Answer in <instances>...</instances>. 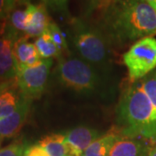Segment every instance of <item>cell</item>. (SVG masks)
I'll list each match as a JSON object with an SVG mask.
<instances>
[{
  "label": "cell",
  "mask_w": 156,
  "mask_h": 156,
  "mask_svg": "<svg viewBox=\"0 0 156 156\" xmlns=\"http://www.w3.org/2000/svg\"><path fill=\"white\" fill-rule=\"evenodd\" d=\"M98 27L110 42L127 44L156 34V10L146 0H102Z\"/></svg>",
  "instance_id": "6da1fadb"
},
{
  "label": "cell",
  "mask_w": 156,
  "mask_h": 156,
  "mask_svg": "<svg viewBox=\"0 0 156 156\" xmlns=\"http://www.w3.org/2000/svg\"><path fill=\"white\" fill-rule=\"evenodd\" d=\"M117 115L122 135L147 140L150 143L156 141V108L140 83H134L123 91Z\"/></svg>",
  "instance_id": "7a4b0ae2"
},
{
  "label": "cell",
  "mask_w": 156,
  "mask_h": 156,
  "mask_svg": "<svg viewBox=\"0 0 156 156\" xmlns=\"http://www.w3.org/2000/svg\"><path fill=\"white\" fill-rule=\"evenodd\" d=\"M73 44L81 58L94 67L105 65L108 59L110 41L99 28L75 21Z\"/></svg>",
  "instance_id": "3957f363"
},
{
  "label": "cell",
  "mask_w": 156,
  "mask_h": 156,
  "mask_svg": "<svg viewBox=\"0 0 156 156\" xmlns=\"http://www.w3.org/2000/svg\"><path fill=\"white\" fill-rule=\"evenodd\" d=\"M57 76L64 86L80 93H90L99 85L94 66L77 57L62 58L57 66Z\"/></svg>",
  "instance_id": "277c9868"
},
{
  "label": "cell",
  "mask_w": 156,
  "mask_h": 156,
  "mask_svg": "<svg viewBox=\"0 0 156 156\" xmlns=\"http://www.w3.org/2000/svg\"><path fill=\"white\" fill-rule=\"evenodd\" d=\"M131 83H137L156 68V39L146 37L140 39L123 55Z\"/></svg>",
  "instance_id": "5b68a950"
},
{
  "label": "cell",
  "mask_w": 156,
  "mask_h": 156,
  "mask_svg": "<svg viewBox=\"0 0 156 156\" xmlns=\"http://www.w3.org/2000/svg\"><path fill=\"white\" fill-rule=\"evenodd\" d=\"M52 59H42L35 66L23 68L17 71L16 81L21 95L33 100L40 97L44 91L49 77Z\"/></svg>",
  "instance_id": "8992f818"
},
{
  "label": "cell",
  "mask_w": 156,
  "mask_h": 156,
  "mask_svg": "<svg viewBox=\"0 0 156 156\" xmlns=\"http://www.w3.org/2000/svg\"><path fill=\"white\" fill-rule=\"evenodd\" d=\"M31 101L22 95L16 110L4 119L0 120V138H11L21 130L28 115Z\"/></svg>",
  "instance_id": "52a82bcc"
},
{
  "label": "cell",
  "mask_w": 156,
  "mask_h": 156,
  "mask_svg": "<svg viewBox=\"0 0 156 156\" xmlns=\"http://www.w3.org/2000/svg\"><path fill=\"white\" fill-rule=\"evenodd\" d=\"M27 20L24 35L26 37H39L50 25V17L45 5L27 4Z\"/></svg>",
  "instance_id": "ba28073f"
},
{
  "label": "cell",
  "mask_w": 156,
  "mask_h": 156,
  "mask_svg": "<svg viewBox=\"0 0 156 156\" xmlns=\"http://www.w3.org/2000/svg\"><path fill=\"white\" fill-rule=\"evenodd\" d=\"M4 35L5 36L6 40L5 47L0 54V82L16 79L17 74V66L13 48L15 42L18 38L6 30H5Z\"/></svg>",
  "instance_id": "9c48e42d"
},
{
  "label": "cell",
  "mask_w": 156,
  "mask_h": 156,
  "mask_svg": "<svg viewBox=\"0 0 156 156\" xmlns=\"http://www.w3.org/2000/svg\"><path fill=\"white\" fill-rule=\"evenodd\" d=\"M150 145L146 140L120 135L109 152V156H147Z\"/></svg>",
  "instance_id": "30bf717a"
},
{
  "label": "cell",
  "mask_w": 156,
  "mask_h": 156,
  "mask_svg": "<svg viewBox=\"0 0 156 156\" xmlns=\"http://www.w3.org/2000/svg\"><path fill=\"white\" fill-rule=\"evenodd\" d=\"M13 53L17 66V71L23 68L35 66L43 59L38 54L35 44L29 43L28 37H20L14 44Z\"/></svg>",
  "instance_id": "8fae6325"
},
{
  "label": "cell",
  "mask_w": 156,
  "mask_h": 156,
  "mask_svg": "<svg viewBox=\"0 0 156 156\" xmlns=\"http://www.w3.org/2000/svg\"><path fill=\"white\" fill-rule=\"evenodd\" d=\"M39 145L50 156H81L70 145L63 134H52L44 136L39 141Z\"/></svg>",
  "instance_id": "7c38bea8"
},
{
  "label": "cell",
  "mask_w": 156,
  "mask_h": 156,
  "mask_svg": "<svg viewBox=\"0 0 156 156\" xmlns=\"http://www.w3.org/2000/svg\"><path fill=\"white\" fill-rule=\"evenodd\" d=\"M67 141L80 154L86 150L95 140L101 137V133L95 128L88 127H77L69 130L64 134Z\"/></svg>",
  "instance_id": "4fadbf2b"
},
{
  "label": "cell",
  "mask_w": 156,
  "mask_h": 156,
  "mask_svg": "<svg viewBox=\"0 0 156 156\" xmlns=\"http://www.w3.org/2000/svg\"><path fill=\"white\" fill-rule=\"evenodd\" d=\"M120 132L112 130L104 135H101L84 151L85 156H109V152L117 139L120 137Z\"/></svg>",
  "instance_id": "5bb4252c"
},
{
  "label": "cell",
  "mask_w": 156,
  "mask_h": 156,
  "mask_svg": "<svg viewBox=\"0 0 156 156\" xmlns=\"http://www.w3.org/2000/svg\"><path fill=\"white\" fill-rule=\"evenodd\" d=\"M21 98L22 95L17 83L0 94V120L10 115L16 110Z\"/></svg>",
  "instance_id": "9a60e30c"
},
{
  "label": "cell",
  "mask_w": 156,
  "mask_h": 156,
  "mask_svg": "<svg viewBox=\"0 0 156 156\" xmlns=\"http://www.w3.org/2000/svg\"><path fill=\"white\" fill-rule=\"evenodd\" d=\"M35 45L38 51V54L43 59L59 57L62 55V51L53 43L47 31H45L41 37H37L35 42Z\"/></svg>",
  "instance_id": "2e32d148"
},
{
  "label": "cell",
  "mask_w": 156,
  "mask_h": 156,
  "mask_svg": "<svg viewBox=\"0 0 156 156\" xmlns=\"http://www.w3.org/2000/svg\"><path fill=\"white\" fill-rule=\"evenodd\" d=\"M9 25L17 32H23L26 28V20H27V10L16 8L11 11L9 16Z\"/></svg>",
  "instance_id": "e0dca14e"
},
{
  "label": "cell",
  "mask_w": 156,
  "mask_h": 156,
  "mask_svg": "<svg viewBox=\"0 0 156 156\" xmlns=\"http://www.w3.org/2000/svg\"><path fill=\"white\" fill-rule=\"evenodd\" d=\"M141 88L156 108V69L153 70L140 82Z\"/></svg>",
  "instance_id": "ac0fdd59"
},
{
  "label": "cell",
  "mask_w": 156,
  "mask_h": 156,
  "mask_svg": "<svg viewBox=\"0 0 156 156\" xmlns=\"http://www.w3.org/2000/svg\"><path fill=\"white\" fill-rule=\"evenodd\" d=\"M46 31L50 35V38L53 41V43L61 50L62 53L65 50H68V44L65 36L56 23L50 22Z\"/></svg>",
  "instance_id": "d6986e66"
},
{
  "label": "cell",
  "mask_w": 156,
  "mask_h": 156,
  "mask_svg": "<svg viewBox=\"0 0 156 156\" xmlns=\"http://www.w3.org/2000/svg\"><path fill=\"white\" fill-rule=\"evenodd\" d=\"M26 149L22 140H16L10 145L0 149V156H23Z\"/></svg>",
  "instance_id": "ffe728a7"
},
{
  "label": "cell",
  "mask_w": 156,
  "mask_h": 156,
  "mask_svg": "<svg viewBox=\"0 0 156 156\" xmlns=\"http://www.w3.org/2000/svg\"><path fill=\"white\" fill-rule=\"evenodd\" d=\"M21 0H0V21H5Z\"/></svg>",
  "instance_id": "44dd1931"
},
{
  "label": "cell",
  "mask_w": 156,
  "mask_h": 156,
  "mask_svg": "<svg viewBox=\"0 0 156 156\" xmlns=\"http://www.w3.org/2000/svg\"><path fill=\"white\" fill-rule=\"evenodd\" d=\"M44 5L50 6V8L58 11H67L68 0H42Z\"/></svg>",
  "instance_id": "7402d4cb"
},
{
  "label": "cell",
  "mask_w": 156,
  "mask_h": 156,
  "mask_svg": "<svg viewBox=\"0 0 156 156\" xmlns=\"http://www.w3.org/2000/svg\"><path fill=\"white\" fill-rule=\"evenodd\" d=\"M23 156H50L48 153L38 144L27 147Z\"/></svg>",
  "instance_id": "603a6c76"
},
{
  "label": "cell",
  "mask_w": 156,
  "mask_h": 156,
  "mask_svg": "<svg viewBox=\"0 0 156 156\" xmlns=\"http://www.w3.org/2000/svg\"><path fill=\"white\" fill-rule=\"evenodd\" d=\"M17 83L16 79H12V80H10V81H6V82H1L0 83V94L5 90L6 89H8L9 87H11V85L15 84Z\"/></svg>",
  "instance_id": "cb8c5ba5"
},
{
  "label": "cell",
  "mask_w": 156,
  "mask_h": 156,
  "mask_svg": "<svg viewBox=\"0 0 156 156\" xmlns=\"http://www.w3.org/2000/svg\"><path fill=\"white\" fill-rule=\"evenodd\" d=\"M147 156H156V141L150 144Z\"/></svg>",
  "instance_id": "d4e9b609"
},
{
  "label": "cell",
  "mask_w": 156,
  "mask_h": 156,
  "mask_svg": "<svg viewBox=\"0 0 156 156\" xmlns=\"http://www.w3.org/2000/svg\"><path fill=\"white\" fill-rule=\"evenodd\" d=\"M5 40H6V37L4 34H3V35H0V54H1L2 50H3L4 47H5Z\"/></svg>",
  "instance_id": "484cf974"
},
{
  "label": "cell",
  "mask_w": 156,
  "mask_h": 156,
  "mask_svg": "<svg viewBox=\"0 0 156 156\" xmlns=\"http://www.w3.org/2000/svg\"><path fill=\"white\" fill-rule=\"evenodd\" d=\"M6 21H0V35H3L6 27Z\"/></svg>",
  "instance_id": "4316f807"
},
{
  "label": "cell",
  "mask_w": 156,
  "mask_h": 156,
  "mask_svg": "<svg viewBox=\"0 0 156 156\" xmlns=\"http://www.w3.org/2000/svg\"><path fill=\"white\" fill-rule=\"evenodd\" d=\"M147 3H149L151 5L153 6L154 9H155V7H156V0H146Z\"/></svg>",
  "instance_id": "83f0119b"
},
{
  "label": "cell",
  "mask_w": 156,
  "mask_h": 156,
  "mask_svg": "<svg viewBox=\"0 0 156 156\" xmlns=\"http://www.w3.org/2000/svg\"><path fill=\"white\" fill-rule=\"evenodd\" d=\"M0 144H1V138H0Z\"/></svg>",
  "instance_id": "f1b7e54d"
},
{
  "label": "cell",
  "mask_w": 156,
  "mask_h": 156,
  "mask_svg": "<svg viewBox=\"0 0 156 156\" xmlns=\"http://www.w3.org/2000/svg\"><path fill=\"white\" fill-rule=\"evenodd\" d=\"M81 156H85V155H84V154H83H83H82V155H81Z\"/></svg>",
  "instance_id": "f546056e"
},
{
  "label": "cell",
  "mask_w": 156,
  "mask_h": 156,
  "mask_svg": "<svg viewBox=\"0 0 156 156\" xmlns=\"http://www.w3.org/2000/svg\"><path fill=\"white\" fill-rule=\"evenodd\" d=\"M155 10H156V8H155Z\"/></svg>",
  "instance_id": "4dcf8cb0"
},
{
  "label": "cell",
  "mask_w": 156,
  "mask_h": 156,
  "mask_svg": "<svg viewBox=\"0 0 156 156\" xmlns=\"http://www.w3.org/2000/svg\"><path fill=\"white\" fill-rule=\"evenodd\" d=\"M0 83H1V82H0Z\"/></svg>",
  "instance_id": "1f68e13d"
},
{
  "label": "cell",
  "mask_w": 156,
  "mask_h": 156,
  "mask_svg": "<svg viewBox=\"0 0 156 156\" xmlns=\"http://www.w3.org/2000/svg\"><path fill=\"white\" fill-rule=\"evenodd\" d=\"M155 8H156V7H155Z\"/></svg>",
  "instance_id": "d6a6232c"
}]
</instances>
